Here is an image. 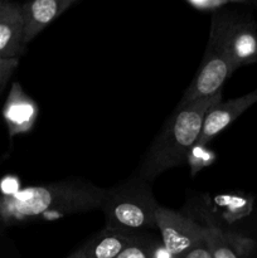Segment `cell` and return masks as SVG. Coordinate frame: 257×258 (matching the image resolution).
<instances>
[{
  "instance_id": "cell-1",
  "label": "cell",
  "mask_w": 257,
  "mask_h": 258,
  "mask_svg": "<svg viewBox=\"0 0 257 258\" xmlns=\"http://www.w3.org/2000/svg\"><path fill=\"white\" fill-rule=\"evenodd\" d=\"M105 189L82 179H66L0 196V223L14 226L101 208Z\"/></svg>"
},
{
  "instance_id": "cell-2",
  "label": "cell",
  "mask_w": 257,
  "mask_h": 258,
  "mask_svg": "<svg viewBox=\"0 0 257 258\" xmlns=\"http://www.w3.org/2000/svg\"><path fill=\"white\" fill-rule=\"evenodd\" d=\"M221 101L222 92H219L189 105L178 106L149 148L138 178L150 183L164 171L185 164L201 136L207 112Z\"/></svg>"
},
{
  "instance_id": "cell-3",
  "label": "cell",
  "mask_w": 257,
  "mask_h": 258,
  "mask_svg": "<svg viewBox=\"0 0 257 258\" xmlns=\"http://www.w3.org/2000/svg\"><path fill=\"white\" fill-rule=\"evenodd\" d=\"M159 207L148 181L138 178L105 189L100 209L105 216V228L136 234L156 228Z\"/></svg>"
},
{
  "instance_id": "cell-4",
  "label": "cell",
  "mask_w": 257,
  "mask_h": 258,
  "mask_svg": "<svg viewBox=\"0 0 257 258\" xmlns=\"http://www.w3.org/2000/svg\"><path fill=\"white\" fill-rule=\"evenodd\" d=\"M208 43L224 53L236 70L257 63V25L246 13L224 9L212 15Z\"/></svg>"
},
{
  "instance_id": "cell-5",
  "label": "cell",
  "mask_w": 257,
  "mask_h": 258,
  "mask_svg": "<svg viewBox=\"0 0 257 258\" xmlns=\"http://www.w3.org/2000/svg\"><path fill=\"white\" fill-rule=\"evenodd\" d=\"M236 71L228 57L212 44H207L206 53L196 77L184 92L178 106H185L198 100L212 97L221 92L222 86Z\"/></svg>"
},
{
  "instance_id": "cell-6",
  "label": "cell",
  "mask_w": 257,
  "mask_h": 258,
  "mask_svg": "<svg viewBox=\"0 0 257 258\" xmlns=\"http://www.w3.org/2000/svg\"><path fill=\"white\" fill-rule=\"evenodd\" d=\"M156 228L164 249L171 258H179L206 241V227L164 207H159L156 212Z\"/></svg>"
},
{
  "instance_id": "cell-7",
  "label": "cell",
  "mask_w": 257,
  "mask_h": 258,
  "mask_svg": "<svg viewBox=\"0 0 257 258\" xmlns=\"http://www.w3.org/2000/svg\"><path fill=\"white\" fill-rule=\"evenodd\" d=\"M38 115L39 108L37 102L24 92L19 82H13L3 107V117L7 123L10 140L18 135L30 133Z\"/></svg>"
},
{
  "instance_id": "cell-8",
  "label": "cell",
  "mask_w": 257,
  "mask_h": 258,
  "mask_svg": "<svg viewBox=\"0 0 257 258\" xmlns=\"http://www.w3.org/2000/svg\"><path fill=\"white\" fill-rule=\"evenodd\" d=\"M257 103V88L249 93L233 98V100L219 102L207 112L204 117L203 127L197 145L207 146L214 136L231 125L236 118H238L246 110Z\"/></svg>"
},
{
  "instance_id": "cell-9",
  "label": "cell",
  "mask_w": 257,
  "mask_h": 258,
  "mask_svg": "<svg viewBox=\"0 0 257 258\" xmlns=\"http://www.w3.org/2000/svg\"><path fill=\"white\" fill-rule=\"evenodd\" d=\"M22 4L0 5V59H19L25 52Z\"/></svg>"
},
{
  "instance_id": "cell-10",
  "label": "cell",
  "mask_w": 257,
  "mask_h": 258,
  "mask_svg": "<svg viewBox=\"0 0 257 258\" xmlns=\"http://www.w3.org/2000/svg\"><path fill=\"white\" fill-rule=\"evenodd\" d=\"M77 0H34L22 4L24 43L32 42L53 20L70 9Z\"/></svg>"
},
{
  "instance_id": "cell-11",
  "label": "cell",
  "mask_w": 257,
  "mask_h": 258,
  "mask_svg": "<svg viewBox=\"0 0 257 258\" xmlns=\"http://www.w3.org/2000/svg\"><path fill=\"white\" fill-rule=\"evenodd\" d=\"M138 239L136 234L105 228L66 258H115Z\"/></svg>"
},
{
  "instance_id": "cell-12",
  "label": "cell",
  "mask_w": 257,
  "mask_h": 258,
  "mask_svg": "<svg viewBox=\"0 0 257 258\" xmlns=\"http://www.w3.org/2000/svg\"><path fill=\"white\" fill-rule=\"evenodd\" d=\"M206 243L212 258H248L253 249L252 241L234 237L214 226L206 227Z\"/></svg>"
},
{
  "instance_id": "cell-13",
  "label": "cell",
  "mask_w": 257,
  "mask_h": 258,
  "mask_svg": "<svg viewBox=\"0 0 257 258\" xmlns=\"http://www.w3.org/2000/svg\"><path fill=\"white\" fill-rule=\"evenodd\" d=\"M253 3L248 0H186V4L194 10L211 15L229 9L232 5H253Z\"/></svg>"
},
{
  "instance_id": "cell-14",
  "label": "cell",
  "mask_w": 257,
  "mask_h": 258,
  "mask_svg": "<svg viewBox=\"0 0 257 258\" xmlns=\"http://www.w3.org/2000/svg\"><path fill=\"white\" fill-rule=\"evenodd\" d=\"M214 160H216V155L213 154V151L209 150L207 146L197 145L196 144L191 148L190 153H189L186 163L190 165L191 175H196L201 169L211 165Z\"/></svg>"
},
{
  "instance_id": "cell-15",
  "label": "cell",
  "mask_w": 257,
  "mask_h": 258,
  "mask_svg": "<svg viewBox=\"0 0 257 258\" xmlns=\"http://www.w3.org/2000/svg\"><path fill=\"white\" fill-rule=\"evenodd\" d=\"M115 258H158V252H156L155 247L139 238L133 244L126 247Z\"/></svg>"
},
{
  "instance_id": "cell-16",
  "label": "cell",
  "mask_w": 257,
  "mask_h": 258,
  "mask_svg": "<svg viewBox=\"0 0 257 258\" xmlns=\"http://www.w3.org/2000/svg\"><path fill=\"white\" fill-rule=\"evenodd\" d=\"M19 66V59H0V93Z\"/></svg>"
},
{
  "instance_id": "cell-17",
  "label": "cell",
  "mask_w": 257,
  "mask_h": 258,
  "mask_svg": "<svg viewBox=\"0 0 257 258\" xmlns=\"http://www.w3.org/2000/svg\"><path fill=\"white\" fill-rule=\"evenodd\" d=\"M179 258H212V254L211 252H209V248L208 246H207L206 241H204Z\"/></svg>"
},
{
  "instance_id": "cell-18",
  "label": "cell",
  "mask_w": 257,
  "mask_h": 258,
  "mask_svg": "<svg viewBox=\"0 0 257 258\" xmlns=\"http://www.w3.org/2000/svg\"><path fill=\"white\" fill-rule=\"evenodd\" d=\"M17 179L13 176H7V178L2 179L0 181V196H12V194L17 193L19 189L14 188L17 185Z\"/></svg>"
},
{
  "instance_id": "cell-19",
  "label": "cell",
  "mask_w": 257,
  "mask_h": 258,
  "mask_svg": "<svg viewBox=\"0 0 257 258\" xmlns=\"http://www.w3.org/2000/svg\"><path fill=\"white\" fill-rule=\"evenodd\" d=\"M253 7H257V2L253 3Z\"/></svg>"
},
{
  "instance_id": "cell-20",
  "label": "cell",
  "mask_w": 257,
  "mask_h": 258,
  "mask_svg": "<svg viewBox=\"0 0 257 258\" xmlns=\"http://www.w3.org/2000/svg\"><path fill=\"white\" fill-rule=\"evenodd\" d=\"M3 4V2H0V5H2Z\"/></svg>"
},
{
  "instance_id": "cell-21",
  "label": "cell",
  "mask_w": 257,
  "mask_h": 258,
  "mask_svg": "<svg viewBox=\"0 0 257 258\" xmlns=\"http://www.w3.org/2000/svg\"><path fill=\"white\" fill-rule=\"evenodd\" d=\"M3 3H4V2H3Z\"/></svg>"
},
{
  "instance_id": "cell-22",
  "label": "cell",
  "mask_w": 257,
  "mask_h": 258,
  "mask_svg": "<svg viewBox=\"0 0 257 258\" xmlns=\"http://www.w3.org/2000/svg\"><path fill=\"white\" fill-rule=\"evenodd\" d=\"M0 224H2V223H0Z\"/></svg>"
}]
</instances>
